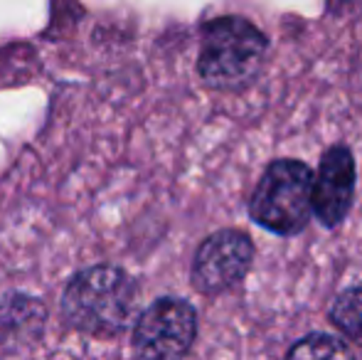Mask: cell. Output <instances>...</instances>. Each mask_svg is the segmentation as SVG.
I'll return each mask as SVG.
<instances>
[{
	"mask_svg": "<svg viewBox=\"0 0 362 360\" xmlns=\"http://www.w3.org/2000/svg\"><path fill=\"white\" fill-rule=\"evenodd\" d=\"M139 306V286L119 267H89L72 277L62 294V316L86 336H116Z\"/></svg>",
	"mask_w": 362,
	"mask_h": 360,
	"instance_id": "6da1fadb",
	"label": "cell"
},
{
	"mask_svg": "<svg viewBox=\"0 0 362 360\" xmlns=\"http://www.w3.org/2000/svg\"><path fill=\"white\" fill-rule=\"evenodd\" d=\"M269 42L264 33L244 18H217L202 30L197 72L217 91H239L264 69Z\"/></svg>",
	"mask_w": 362,
	"mask_h": 360,
	"instance_id": "7a4b0ae2",
	"label": "cell"
},
{
	"mask_svg": "<svg viewBox=\"0 0 362 360\" xmlns=\"http://www.w3.org/2000/svg\"><path fill=\"white\" fill-rule=\"evenodd\" d=\"M313 173L300 161L281 158L264 170L249 200V215L264 230L298 235L313 215Z\"/></svg>",
	"mask_w": 362,
	"mask_h": 360,
	"instance_id": "3957f363",
	"label": "cell"
},
{
	"mask_svg": "<svg viewBox=\"0 0 362 360\" xmlns=\"http://www.w3.org/2000/svg\"><path fill=\"white\" fill-rule=\"evenodd\" d=\"M195 308L182 298H158L139 316L134 351L139 360H182L195 343Z\"/></svg>",
	"mask_w": 362,
	"mask_h": 360,
	"instance_id": "277c9868",
	"label": "cell"
},
{
	"mask_svg": "<svg viewBox=\"0 0 362 360\" xmlns=\"http://www.w3.org/2000/svg\"><path fill=\"white\" fill-rule=\"evenodd\" d=\"M254 260V245L239 230H219L200 245L192 262V284L202 294H222L237 286Z\"/></svg>",
	"mask_w": 362,
	"mask_h": 360,
	"instance_id": "5b68a950",
	"label": "cell"
},
{
	"mask_svg": "<svg viewBox=\"0 0 362 360\" xmlns=\"http://www.w3.org/2000/svg\"><path fill=\"white\" fill-rule=\"evenodd\" d=\"M355 195V158L345 146H333L323 153L313 175L310 205L325 227H338L348 217Z\"/></svg>",
	"mask_w": 362,
	"mask_h": 360,
	"instance_id": "8992f818",
	"label": "cell"
},
{
	"mask_svg": "<svg viewBox=\"0 0 362 360\" xmlns=\"http://www.w3.org/2000/svg\"><path fill=\"white\" fill-rule=\"evenodd\" d=\"M286 360H358L343 341L323 333H313L296 343Z\"/></svg>",
	"mask_w": 362,
	"mask_h": 360,
	"instance_id": "52a82bcc",
	"label": "cell"
},
{
	"mask_svg": "<svg viewBox=\"0 0 362 360\" xmlns=\"http://www.w3.org/2000/svg\"><path fill=\"white\" fill-rule=\"evenodd\" d=\"M330 321L353 341H362V289H348L330 306Z\"/></svg>",
	"mask_w": 362,
	"mask_h": 360,
	"instance_id": "ba28073f",
	"label": "cell"
}]
</instances>
